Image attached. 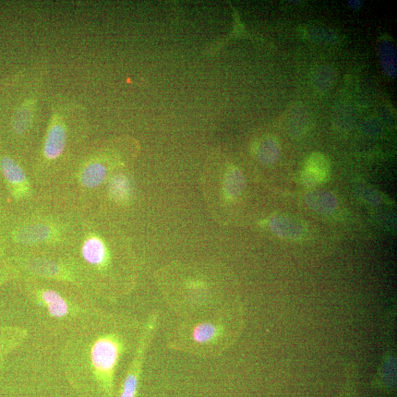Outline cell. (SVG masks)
<instances>
[{
	"label": "cell",
	"mask_w": 397,
	"mask_h": 397,
	"mask_svg": "<svg viewBox=\"0 0 397 397\" xmlns=\"http://www.w3.org/2000/svg\"><path fill=\"white\" fill-rule=\"evenodd\" d=\"M144 324L135 319L103 316L71 344L66 362L76 381L91 394L114 397L116 373L125 358L134 355Z\"/></svg>",
	"instance_id": "1"
},
{
	"label": "cell",
	"mask_w": 397,
	"mask_h": 397,
	"mask_svg": "<svg viewBox=\"0 0 397 397\" xmlns=\"http://www.w3.org/2000/svg\"><path fill=\"white\" fill-rule=\"evenodd\" d=\"M70 252L90 285L104 295L117 297L134 288L138 278L135 252L125 233L106 216L81 218Z\"/></svg>",
	"instance_id": "2"
},
{
	"label": "cell",
	"mask_w": 397,
	"mask_h": 397,
	"mask_svg": "<svg viewBox=\"0 0 397 397\" xmlns=\"http://www.w3.org/2000/svg\"><path fill=\"white\" fill-rule=\"evenodd\" d=\"M157 282L168 305L179 317L240 303L218 265H168L159 272Z\"/></svg>",
	"instance_id": "3"
},
{
	"label": "cell",
	"mask_w": 397,
	"mask_h": 397,
	"mask_svg": "<svg viewBox=\"0 0 397 397\" xmlns=\"http://www.w3.org/2000/svg\"><path fill=\"white\" fill-rule=\"evenodd\" d=\"M179 317L182 320L168 335V346L200 357L218 356L227 351L238 339L244 323L240 303Z\"/></svg>",
	"instance_id": "4"
},
{
	"label": "cell",
	"mask_w": 397,
	"mask_h": 397,
	"mask_svg": "<svg viewBox=\"0 0 397 397\" xmlns=\"http://www.w3.org/2000/svg\"><path fill=\"white\" fill-rule=\"evenodd\" d=\"M81 218L70 213L33 208L11 231L12 240L28 252H70L73 248Z\"/></svg>",
	"instance_id": "5"
},
{
	"label": "cell",
	"mask_w": 397,
	"mask_h": 397,
	"mask_svg": "<svg viewBox=\"0 0 397 397\" xmlns=\"http://www.w3.org/2000/svg\"><path fill=\"white\" fill-rule=\"evenodd\" d=\"M53 252H28L23 268L32 279L48 280L90 285L80 264L68 252L65 257L52 255Z\"/></svg>",
	"instance_id": "6"
},
{
	"label": "cell",
	"mask_w": 397,
	"mask_h": 397,
	"mask_svg": "<svg viewBox=\"0 0 397 397\" xmlns=\"http://www.w3.org/2000/svg\"><path fill=\"white\" fill-rule=\"evenodd\" d=\"M130 159L111 157L109 159H94L82 166L74 179L67 180L74 188L80 198L98 194L103 191L107 180L116 173L126 170ZM71 194V195H73Z\"/></svg>",
	"instance_id": "7"
},
{
	"label": "cell",
	"mask_w": 397,
	"mask_h": 397,
	"mask_svg": "<svg viewBox=\"0 0 397 397\" xmlns=\"http://www.w3.org/2000/svg\"><path fill=\"white\" fill-rule=\"evenodd\" d=\"M0 171L12 198L17 202L26 203L34 200L36 196L33 180L24 168L8 156L0 159Z\"/></svg>",
	"instance_id": "8"
},
{
	"label": "cell",
	"mask_w": 397,
	"mask_h": 397,
	"mask_svg": "<svg viewBox=\"0 0 397 397\" xmlns=\"http://www.w3.org/2000/svg\"><path fill=\"white\" fill-rule=\"evenodd\" d=\"M157 319V315L153 314L148 322L144 324L139 346L129 364L118 397H136L144 355L152 339Z\"/></svg>",
	"instance_id": "9"
},
{
	"label": "cell",
	"mask_w": 397,
	"mask_h": 397,
	"mask_svg": "<svg viewBox=\"0 0 397 397\" xmlns=\"http://www.w3.org/2000/svg\"><path fill=\"white\" fill-rule=\"evenodd\" d=\"M33 294L50 317L56 320H67L74 317V306L68 297L51 287L33 284Z\"/></svg>",
	"instance_id": "10"
},
{
	"label": "cell",
	"mask_w": 397,
	"mask_h": 397,
	"mask_svg": "<svg viewBox=\"0 0 397 397\" xmlns=\"http://www.w3.org/2000/svg\"><path fill=\"white\" fill-rule=\"evenodd\" d=\"M102 191L104 200L110 206L126 207L134 197V182L126 168L114 174Z\"/></svg>",
	"instance_id": "11"
},
{
	"label": "cell",
	"mask_w": 397,
	"mask_h": 397,
	"mask_svg": "<svg viewBox=\"0 0 397 397\" xmlns=\"http://www.w3.org/2000/svg\"><path fill=\"white\" fill-rule=\"evenodd\" d=\"M67 132L64 125L53 124L48 130L42 149L45 163L51 164L62 157L67 146Z\"/></svg>",
	"instance_id": "12"
},
{
	"label": "cell",
	"mask_w": 397,
	"mask_h": 397,
	"mask_svg": "<svg viewBox=\"0 0 397 397\" xmlns=\"http://www.w3.org/2000/svg\"><path fill=\"white\" fill-rule=\"evenodd\" d=\"M329 168V163L323 155L312 154L307 160L303 178L308 185L319 184L327 178Z\"/></svg>",
	"instance_id": "13"
},
{
	"label": "cell",
	"mask_w": 397,
	"mask_h": 397,
	"mask_svg": "<svg viewBox=\"0 0 397 397\" xmlns=\"http://www.w3.org/2000/svg\"><path fill=\"white\" fill-rule=\"evenodd\" d=\"M25 333L16 328H0V365L20 344Z\"/></svg>",
	"instance_id": "14"
},
{
	"label": "cell",
	"mask_w": 397,
	"mask_h": 397,
	"mask_svg": "<svg viewBox=\"0 0 397 397\" xmlns=\"http://www.w3.org/2000/svg\"><path fill=\"white\" fill-rule=\"evenodd\" d=\"M31 114L28 108H22L15 116L13 127L16 134L20 135L26 132L30 127Z\"/></svg>",
	"instance_id": "15"
},
{
	"label": "cell",
	"mask_w": 397,
	"mask_h": 397,
	"mask_svg": "<svg viewBox=\"0 0 397 397\" xmlns=\"http://www.w3.org/2000/svg\"><path fill=\"white\" fill-rule=\"evenodd\" d=\"M3 281V276H0V283H1Z\"/></svg>",
	"instance_id": "16"
}]
</instances>
